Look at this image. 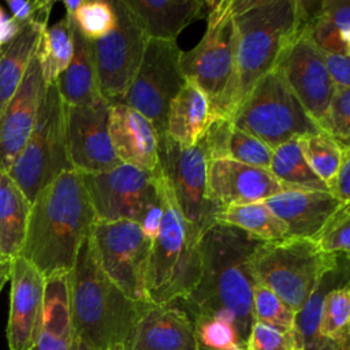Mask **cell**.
Segmentation results:
<instances>
[{"label":"cell","instance_id":"6da1fadb","mask_svg":"<svg viewBox=\"0 0 350 350\" xmlns=\"http://www.w3.org/2000/svg\"><path fill=\"white\" fill-rule=\"evenodd\" d=\"M261 242L239 228L212 224L200 238V280L189 297L178 301L190 317L217 316L230 320L245 345L254 324L256 280L250 258Z\"/></svg>","mask_w":350,"mask_h":350},{"label":"cell","instance_id":"7a4b0ae2","mask_svg":"<svg viewBox=\"0 0 350 350\" xmlns=\"http://www.w3.org/2000/svg\"><path fill=\"white\" fill-rule=\"evenodd\" d=\"M94 221L82 174L64 171L31 201L18 257L36 267L45 279L70 273Z\"/></svg>","mask_w":350,"mask_h":350},{"label":"cell","instance_id":"3957f363","mask_svg":"<svg viewBox=\"0 0 350 350\" xmlns=\"http://www.w3.org/2000/svg\"><path fill=\"white\" fill-rule=\"evenodd\" d=\"M75 339L93 350H123L145 304L130 299L101 269L90 231L70 272Z\"/></svg>","mask_w":350,"mask_h":350},{"label":"cell","instance_id":"277c9868","mask_svg":"<svg viewBox=\"0 0 350 350\" xmlns=\"http://www.w3.org/2000/svg\"><path fill=\"white\" fill-rule=\"evenodd\" d=\"M234 74L221 116L230 118L254 83L269 70L297 30V0H231Z\"/></svg>","mask_w":350,"mask_h":350},{"label":"cell","instance_id":"5b68a950","mask_svg":"<svg viewBox=\"0 0 350 350\" xmlns=\"http://www.w3.org/2000/svg\"><path fill=\"white\" fill-rule=\"evenodd\" d=\"M161 220L148 261L145 293L148 304L168 305L185 299L201 273L200 238L180 213L171 189L159 172Z\"/></svg>","mask_w":350,"mask_h":350},{"label":"cell","instance_id":"8992f818","mask_svg":"<svg viewBox=\"0 0 350 350\" xmlns=\"http://www.w3.org/2000/svg\"><path fill=\"white\" fill-rule=\"evenodd\" d=\"M340 256L324 253L310 238L284 237L261 242L252 254L250 268L256 283L275 293L297 314Z\"/></svg>","mask_w":350,"mask_h":350},{"label":"cell","instance_id":"52a82bcc","mask_svg":"<svg viewBox=\"0 0 350 350\" xmlns=\"http://www.w3.org/2000/svg\"><path fill=\"white\" fill-rule=\"evenodd\" d=\"M231 122L271 149L290 139L323 131L308 115L276 66L254 83L235 108Z\"/></svg>","mask_w":350,"mask_h":350},{"label":"cell","instance_id":"ba28073f","mask_svg":"<svg viewBox=\"0 0 350 350\" xmlns=\"http://www.w3.org/2000/svg\"><path fill=\"white\" fill-rule=\"evenodd\" d=\"M72 170L67 152L66 104L56 83L46 85L34 127L7 171L30 201L64 171Z\"/></svg>","mask_w":350,"mask_h":350},{"label":"cell","instance_id":"9c48e42d","mask_svg":"<svg viewBox=\"0 0 350 350\" xmlns=\"http://www.w3.org/2000/svg\"><path fill=\"white\" fill-rule=\"evenodd\" d=\"M200 42L180 53V70L187 82L208 98L211 116L219 115L234 74L235 33L231 0L213 1Z\"/></svg>","mask_w":350,"mask_h":350},{"label":"cell","instance_id":"30bf717a","mask_svg":"<svg viewBox=\"0 0 350 350\" xmlns=\"http://www.w3.org/2000/svg\"><path fill=\"white\" fill-rule=\"evenodd\" d=\"M176 41L148 38L138 71L122 103L145 116L157 134L165 133L171 101L186 83Z\"/></svg>","mask_w":350,"mask_h":350},{"label":"cell","instance_id":"8fae6325","mask_svg":"<svg viewBox=\"0 0 350 350\" xmlns=\"http://www.w3.org/2000/svg\"><path fill=\"white\" fill-rule=\"evenodd\" d=\"M90 237L104 273L130 299L148 304L145 279L153 241L141 226L131 220L94 221Z\"/></svg>","mask_w":350,"mask_h":350},{"label":"cell","instance_id":"7c38bea8","mask_svg":"<svg viewBox=\"0 0 350 350\" xmlns=\"http://www.w3.org/2000/svg\"><path fill=\"white\" fill-rule=\"evenodd\" d=\"M115 26L104 37L89 40L100 94L109 103H122L130 88L146 45V36L124 5L112 0Z\"/></svg>","mask_w":350,"mask_h":350},{"label":"cell","instance_id":"4fadbf2b","mask_svg":"<svg viewBox=\"0 0 350 350\" xmlns=\"http://www.w3.org/2000/svg\"><path fill=\"white\" fill-rule=\"evenodd\" d=\"M159 172L171 189L187 223L202 235L215 224L216 211L208 198V159L198 144L182 146L165 133L159 134Z\"/></svg>","mask_w":350,"mask_h":350},{"label":"cell","instance_id":"5bb4252c","mask_svg":"<svg viewBox=\"0 0 350 350\" xmlns=\"http://www.w3.org/2000/svg\"><path fill=\"white\" fill-rule=\"evenodd\" d=\"M96 221L131 220L139 223L160 202L157 176L129 164L108 171L82 174Z\"/></svg>","mask_w":350,"mask_h":350},{"label":"cell","instance_id":"9a60e30c","mask_svg":"<svg viewBox=\"0 0 350 350\" xmlns=\"http://www.w3.org/2000/svg\"><path fill=\"white\" fill-rule=\"evenodd\" d=\"M276 67L282 70L302 107L320 127L335 86L325 68L323 52L314 45L305 29L295 30L282 51Z\"/></svg>","mask_w":350,"mask_h":350},{"label":"cell","instance_id":"2e32d148","mask_svg":"<svg viewBox=\"0 0 350 350\" xmlns=\"http://www.w3.org/2000/svg\"><path fill=\"white\" fill-rule=\"evenodd\" d=\"M109 105L104 97L86 105H66L68 160L81 174L103 172L122 164L108 134Z\"/></svg>","mask_w":350,"mask_h":350},{"label":"cell","instance_id":"e0dca14e","mask_svg":"<svg viewBox=\"0 0 350 350\" xmlns=\"http://www.w3.org/2000/svg\"><path fill=\"white\" fill-rule=\"evenodd\" d=\"M10 283V314L5 329L8 347L33 350L41 325L45 278L29 261L16 257Z\"/></svg>","mask_w":350,"mask_h":350},{"label":"cell","instance_id":"ac0fdd59","mask_svg":"<svg viewBox=\"0 0 350 350\" xmlns=\"http://www.w3.org/2000/svg\"><path fill=\"white\" fill-rule=\"evenodd\" d=\"M206 189L216 213L227 206L264 201L286 190L268 170L231 159L208 161Z\"/></svg>","mask_w":350,"mask_h":350},{"label":"cell","instance_id":"d6986e66","mask_svg":"<svg viewBox=\"0 0 350 350\" xmlns=\"http://www.w3.org/2000/svg\"><path fill=\"white\" fill-rule=\"evenodd\" d=\"M45 89L34 53L16 93L0 118V171H8L23 149L34 127Z\"/></svg>","mask_w":350,"mask_h":350},{"label":"cell","instance_id":"ffe728a7","mask_svg":"<svg viewBox=\"0 0 350 350\" xmlns=\"http://www.w3.org/2000/svg\"><path fill=\"white\" fill-rule=\"evenodd\" d=\"M123 350H198L193 319L179 302L145 304Z\"/></svg>","mask_w":350,"mask_h":350},{"label":"cell","instance_id":"44dd1931","mask_svg":"<svg viewBox=\"0 0 350 350\" xmlns=\"http://www.w3.org/2000/svg\"><path fill=\"white\" fill-rule=\"evenodd\" d=\"M108 134L120 163L150 174L159 171V134L139 112L123 103L109 105Z\"/></svg>","mask_w":350,"mask_h":350},{"label":"cell","instance_id":"7402d4cb","mask_svg":"<svg viewBox=\"0 0 350 350\" xmlns=\"http://www.w3.org/2000/svg\"><path fill=\"white\" fill-rule=\"evenodd\" d=\"M262 202L286 226L287 237L310 239L343 205L328 191L309 190H283Z\"/></svg>","mask_w":350,"mask_h":350},{"label":"cell","instance_id":"603a6c76","mask_svg":"<svg viewBox=\"0 0 350 350\" xmlns=\"http://www.w3.org/2000/svg\"><path fill=\"white\" fill-rule=\"evenodd\" d=\"M146 38L175 41L196 19L205 18L213 0H123Z\"/></svg>","mask_w":350,"mask_h":350},{"label":"cell","instance_id":"cb8c5ba5","mask_svg":"<svg viewBox=\"0 0 350 350\" xmlns=\"http://www.w3.org/2000/svg\"><path fill=\"white\" fill-rule=\"evenodd\" d=\"M48 0L45 7L30 22L25 23L16 34L1 45L0 52V118L8 103L16 93L31 57L36 53L40 37L48 27V19L53 7Z\"/></svg>","mask_w":350,"mask_h":350},{"label":"cell","instance_id":"d4e9b609","mask_svg":"<svg viewBox=\"0 0 350 350\" xmlns=\"http://www.w3.org/2000/svg\"><path fill=\"white\" fill-rule=\"evenodd\" d=\"M70 305V273L45 279L44 306L37 342L33 350H75Z\"/></svg>","mask_w":350,"mask_h":350},{"label":"cell","instance_id":"484cf974","mask_svg":"<svg viewBox=\"0 0 350 350\" xmlns=\"http://www.w3.org/2000/svg\"><path fill=\"white\" fill-rule=\"evenodd\" d=\"M67 19L71 25L74 51L70 64L55 83L66 105L92 104L103 96L98 90L90 42L77 27L74 18Z\"/></svg>","mask_w":350,"mask_h":350},{"label":"cell","instance_id":"4316f807","mask_svg":"<svg viewBox=\"0 0 350 350\" xmlns=\"http://www.w3.org/2000/svg\"><path fill=\"white\" fill-rule=\"evenodd\" d=\"M209 119L211 109L206 96L186 81L170 104L165 134L182 146H194L201 139Z\"/></svg>","mask_w":350,"mask_h":350},{"label":"cell","instance_id":"83f0119b","mask_svg":"<svg viewBox=\"0 0 350 350\" xmlns=\"http://www.w3.org/2000/svg\"><path fill=\"white\" fill-rule=\"evenodd\" d=\"M30 201L10 176L0 171V254L12 265L23 245Z\"/></svg>","mask_w":350,"mask_h":350},{"label":"cell","instance_id":"f1b7e54d","mask_svg":"<svg viewBox=\"0 0 350 350\" xmlns=\"http://www.w3.org/2000/svg\"><path fill=\"white\" fill-rule=\"evenodd\" d=\"M305 30L320 51L349 56L350 0H321Z\"/></svg>","mask_w":350,"mask_h":350},{"label":"cell","instance_id":"f546056e","mask_svg":"<svg viewBox=\"0 0 350 350\" xmlns=\"http://www.w3.org/2000/svg\"><path fill=\"white\" fill-rule=\"evenodd\" d=\"M269 172L286 190L328 191L327 185L305 161L298 145V138L290 139L272 149Z\"/></svg>","mask_w":350,"mask_h":350},{"label":"cell","instance_id":"4dcf8cb0","mask_svg":"<svg viewBox=\"0 0 350 350\" xmlns=\"http://www.w3.org/2000/svg\"><path fill=\"white\" fill-rule=\"evenodd\" d=\"M215 223L239 228L262 242L278 241L287 237L286 226L267 208L262 201L220 209L215 215Z\"/></svg>","mask_w":350,"mask_h":350},{"label":"cell","instance_id":"1f68e13d","mask_svg":"<svg viewBox=\"0 0 350 350\" xmlns=\"http://www.w3.org/2000/svg\"><path fill=\"white\" fill-rule=\"evenodd\" d=\"M72 51L71 25L66 16L42 31L36 49V56L45 85L56 82L59 75L70 64Z\"/></svg>","mask_w":350,"mask_h":350},{"label":"cell","instance_id":"d6a6232c","mask_svg":"<svg viewBox=\"0 0 350 350\" xmlns=\"http://www.w3.org/2000/svg\"><path fill=\"white\" fill-rule=\"evenodd\" d=\"M301 153L310 170L327 183L336 172L343 150L349 145H343L325 131L298 138Z\"/></svg>","mask_w":350,"mask_h":350},{"label":"cell","instance_id":"836d02e7","mask_svg":"<svg viewBox=\"0 0 350 350\" xmlns=\"http://www.w3.org/2000/svg\"><path fill=\"white\" fill-rule=\"evenodd\" d=\"M198 350H246L235 325L217 316L191 317Z\"/></svg>","mask_w":350,"mask_h":350},{"label":"cell","instance_id":"e575fe53","mask_svg":"<svg viewBox=\"0 0 350 350\" xmlns=\"http://www.w3.org/2000/svg\"><path fill=\"white\" fill-rule=\"evenodd\" d=\"M253 314L254 321L271 325L283 332H297L295 312L275 293L257 283L253 288Z\"/></svg>","mask_w":350,"mask_h":350},{"label":"cell","instance_id":"d590c367","mask_svg":"<svg viewBox=\"0 0 350 350\" xmlns=\"http://www.w3.org/2000/svg\"><path fill=\"white\" fill-rule=\"evenodd\" d=\"M115 19L112 3L104 0H83L74 16L77 27L90 41L107 36L113 29Z\"/></svg>","mask_w":350,"mask_h":350},{"label":"cell","instance_id":"8d00e7d4","mask_svg":"<svg viewBox=\"0 0 350 350\" xmlns=\"http://www.w3.org/2000/svg\"><path fill=\"white\" fill-rule=\"evenodd\" d=\"M313 241L327 254L349 256L350 250V211L340 205L324 223Z\"/></svg>","mask_w":350,"mask_h":350},{"label":"cell","instance_id":"74e56055","mask_svg":"<svg viewBox=\"0 0 350 350\" xmlns=\"http://www.w3.org/2000/svg\"><path fill=\"white\" fill-rule=\"evenodd\" d=\"M272 149L258 138L232 124L227 146V159L269 171Z\"/></svg>","mask_w":350,"mask_h":350},{"label":"cell","instance_id":"f35d334b","mask_svg":"<svg viewBox=\"0 0 350 350\" xmlns=\"http://www.w3.org/2000/svg\"><path fill=\"white\" fill-rule=\"evenodd\" d=\"M320 129L331 137H334L340 144L349 145L350 88L335 89Z\"/></svg>","mask_w":350,"mask_h":350},{"label":"cell","instance_id":"ab89813d","mask_svg":"<svg viewBox=\"0 0 350 350\" xmlns=\"http://www.w3.org/2000/svg\"><path fill=\"white\" fill-rule=\"evenodd\" d=\"M246 350H302L297 332H283L254 321L246 339Z\"/></svg>","mask_w":350,"mask_h":350},{"label":"cell","instance_id":"60d3db41","mask_svg":"<svg viewBox=\"0 0 350 350\" xmlns=\"http://www.w3.org/2000/svg\"><path fill=\"white\" fill-rule=\"evenodd\" d=\"M231 129L232 122L230 118L221 115L211 116L201 139L197 142L204 150L208 161L216 159H227V146Z\"/></svg>","mask_w":350,"mask_h":350},{"label":"cell","instance_id":"b9f144b4","mask_svg":"<svg viewBox=\"0 0 350 350\" xmlns=\"http://www.w3.org/2000/svg\"><path fill=\"white\" fill-rule=\"evenodd\" d=\"M328 193L335 197L340 204L349 205L350 202V149L343 150L340 164L332 178L325 183Z\"/></svg>","mask_w":350,"mask_h":350},{"label":"cell","instance_id":"7bdbcfd3","mask_svg":"<svg viewBox=\"0 0 350 350\" xmlns=\"http://www.w3.org/2000/svg\"><path fill=\"white\" fill-rule=\"evenodd\" d=\"M323 52V51H321ZM323 59L328 75L335 86V89L350 88V75H349V56L339 53H328L323 52Z\"/></svg>","mask_w":350,"mask_h":350},{"label":"cell","instance_id":"ee69618b","mask_svg":"<svg viewBox=\"0 0 350 350\" xmlns=\"http://www.w3.org/2000/svg\"><path fill=\"white\" fill-rule=\"evenodd\" d=\"M46 1L48 0H8L7 7L11 12V18L19 26H23L38 15Z\"/></svg>","mask_w":350,"mask_h":350},{"label":"cell","instance_id":"f6af8a7d","mask_svg":"<svg viewBox=\"0 0 350 350\" xmlns=\"http://www.w3.org/2000/svg\"><path fill=\"white\" fill-rule=\"evenodd\" d=\"M21 27L22 26H19L11 16H7L0 7V45L10 41Z\"/></svg>","mask_w":350,"mask_h":350},{"label":"cell","instance_id":"bcb514c9","mask_svg":"<svg viewBox=\"0 0 350 350\" xmlns=\"http://www.w3.org/2000/svg\"><path fill=\"white\" fill-rule=\"evenodd\" d=\"M11 268H12V265L7 264V262L3 260L1 254H0V293H1L3 287H4V284H5L7 282H10Z\"/></svg>","mask_w":350,"mask_h":350},{"label":"cell","instance_id":"7dc6e473","mask_svg":"<svg viewBox=\"0 0 350 350\" xmlns=\"http://www.w3.org/2000/svg\"><path fill=\"white\" fill-rule=\"evenodd\" d=\"M83 0H64L63 5L66 8V16L67 18H74L77 10L81 7Z\"/></svg>","mask_w":350,"mask_h":350},{"label":"cell","instance_id":"c3c4849f","mask_svg":"<svg viewBox=\"0 0 350 350\" xmlns=\"http://www.w3.org/2000/svg\"><path fill=\"white\" fill-rule=\"evenodd\" d=\"M75 350H93V349H92V347H89L88 345H85V343H82V342L77 340V347H75Z\"/></svg>","mask_w":350,"mask_h":350},{"label":"cell","instance_id":"681fc988","mask_svg":"<svg viewBox=\"0 0 350 350\" xmlns=\"http://www.w3.org/2000/svg\"><path fill=\"white\" fill-rule=\"evenodd\" d=\"M0 52H1V45H0Z\"/></svg>","mask_w":350,"mask_h":350}]
</instances>
